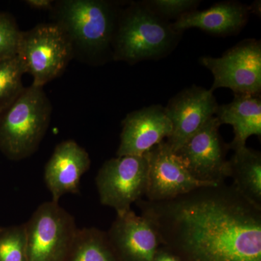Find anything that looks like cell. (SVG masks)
<instances>
[{"label":"cell","instance_id":"obj_23","mask_svg":"<svg viewBox=\"0 0 261 261\" xmlns=\"http://www.w3.org/2000/svg\"><path fill=\"white\" fill-rule=\"evenodd\" d=\"M152 261H182L181 259L175 255L171 250H168L167 247L162 246L159 247L154 255Z\"/></svg>","mask_w":261,"mask_h":261},{"label":"cell","instance_id":"obj_20","mask_svg":"<svg viewBox=\"0 0 261 261\" xmlns=\"http://www.w3.org/2000/svg\"><path fill=\"white\" fill-rule=\"evenodd\" d=\"M0 261H28L25 224L0 226Z\"/></svg>","mask_w":261,"mask_h":261},{"label":"cell","instance_id":"obj_4","mask_svg":"<svg viewBox=\"0 0 261 261\" xmlns=\"http://www.w3.org/2000/svg\"><path fill=\"white\" fill-rule=\"evenodd\" d=\"M53 107L43 87H25L15 102L0 113V151L20 161L37 152L51 121Z\"/></svg>","mask_w":261,"mask_h":261},{"label":"cell","instance_id":"obj_13","mask_svg":"<svg viewBox=\"0 0 261 261\" xmlns=\"http://www.w3.org/2000/svg\"><path fill=\"white\" fill-rule=\"evenodd\" d=\"M107 233L121 261H152L161 246L150 221L132 209L117 216Z\"/></svg>","mask_w":261,"mask_h":261},{"label":"cell","instance_id":"obj_7","mask_svg":"<svg viewBox=\"0 0 261 261\" xmlns=\"http://www.w3.org/2000/svg\"><path fill=\"white\" fill-rule=\"evenodd\" d=\"M148 163L144 155H126L106 161L99 168L95 183L99 201L112 207L117 216L132 210L145 195Z\"/></svg>","mask_w":261,"mask_h":261},{"label":"cell","instance_id":"obj_19","mask_svg":"<svg viewBox=\"0 0 261 261\" xmlns=\"http://www.w3.org/2000/svg\"><path fill=\"white\" fill-rule=\"evenodd\" d=\"M25 72L18 56L0 62V113L23 92L22 78Z\"/></svg>","mask_w":261,"mask_h":261},{"label":"cell","instance_id":"obj_15","mask_svg":"<svg viewBox=\"0 0 261 261\" xmlns=\"http://www.w3.org/2000/svg\"><path fill=\"white\" fill-rule=\"evenodd\" d=\"M254 9L253 5L238 1L221 2L205 10L185 13L172 23V27L181 34L187 29H198L219 37L235 35L246 25Z\"/></svg>","mask_w":261,"mask_h":261},{"label":"cell","instance_id":"obj_6","mask_svg":"<svg viewBox=\"0 0 261 261\" xmlns=\"http://www.w3.org/2000/svg\"><path fill=\"white\" fill-rule=\"evenodd\" d=\"M25 226L28 261H66L79 228L59 202H43Z\"/></svg>","mask_w":261,"mask_h":261},{"label":"cell","instance_id":"obj_8","mask_svg":"<svg viewBox=\"0 0 261 261\" xmlns=\"http://www.w3.org/2000/svg\"><path fill=\"white\" fill-rule=\"evenodd\" d=\"M200 63L214 76L212 92L227 88L234 95H260V40L245 39L219 58L201 57Z\"/></svg>","mask_w":261,"mask_h":261},{"label":"cell","instance_id":"obj_22","mask_svg":"<svg viewBox=\"0 0 261 261\" xmlns=\"http://www.w3.org/2000/svg\"><path fill=\"white\" fill-rule=\"evenodd\" d=\"M145 5L161 18L170 22L185 13L197 10L199 0H146Z\"/></svg>","mask_w":261,"mask_h":261},{"label":"cell","instance_id":"obj_12","mask_svg":"<svg viewBox=\"0 0 261 261\" xmlns=\"http://www.w3.org/2000/svg\"><path fill=\"white\" fill-rule=\"evenodd\" d=\"M171 132L172 125L161 105L132 111L122 121L116 156L144 155L168 139Z\"/></svg>","mask_w":261,"mask_h":261},{"label":"cell","instance_id":"obj_17","mask_svg":"<svg viewBox=\"0 0 261 261\" xmlns=\"http://www.w3.org/2000/svg\"><path fill=\"white\" fill-rule=\"evenodd\" d=\"M231 186L253 205L261 207V153L247 146L233 150L228 160Z\"/></svg>","mask_w":261,"mask_h":261},{"label":"cell","instance_id":"obj_9","mask_svg":"<svg viewBox=\"0 0 261 261\" xmlns=\"http://www.w3.org/2000/svg\"><path fill=\"white\" fill-rule=\"evenodd\" d=\"M221 126L213 117L175 152L195 179L211 185L228 178L229 148L220 135Z\"/></svg>","mask_w":261,"mask_h":261},{"label":"cell","instance_id":"obj_24","mask_svg":"<svg viewBox=\"0 0 261 261\" xmlns=\"http://www.w3.org/2000/svg\"><path fill=\"white\" fill-rule=\"evenodd\" d=\"M25 3L33 9L50 12L53 9L55 1L53 0H27Z\"/></svg>","mask_w":261,"mask_h":261},{"label":"cell","instance_id":"obj_16","mask_svg":"<svg viewBox=\"0 0 261 261\" xmlns=\"http://www.w3.org/2000/svg\"><path fill=\"white\" fill-rule=\"evenodd\" d=\"M215 117L220 124L232 126L234 136L228 148L245 147L251 136H261L260 95H234L231 102L219 106Z\"/></svg>","mask_w":261,"mask_h":261},{"label":"cell","instance_id":"obj_5","mask_svg":"<svg viewBox=\"0 0 261 261\" xmlns=\"http://www.w3.org/2000/svg\"><path fill=\"white\" fill-rule=\"evenodd\" d=\"M17 56L32 75V85L39 87L61 76L74 59L68 38L53 22L22 32Z\"/></svg>","mask_w":261,"mask_h":261},{"label":"cell","instance_id":"obj_3","mask_svg":"<svg viewBox=\"0 0 261 261\" xmlns=\"http://www.w3.org/2000/svg\"><path fill=\"white\" fill-rule=\"evenodd\" d=\"M182 36L172 23L161 18L144 1L122 7L113 37L112 60L129 65L167 56Z\"/></svg>","mask_w":261,"mask_h":261},{"label":"cell","instance_id":"obj_14","mask_svg":"<svg viewBox=\"0 0 261 261\" xmlns=\"http://www.w3.org/2000/svg\"><path fill=\"white\" fill-rule=\"evenodd\" d=\"M91 166L88 152L73 140L63 141L53 151L44 167V178L51 201L80 192L81 179Z\"/></svg>","mask_w":261,"mask_h":261},{"label":"cell","instance_id":"obj_1","mask_svg":"<svg viewBox=\"0 0 261 261\" xmlns=\"http://www.w3.org/2000/svg\"><path fill=\"white\" fill-rule=\"evenodd\" d=\"M135 204L182 261H261V207L225 182Z\"/></svg>","mask_w":261,"mask_h":261},{"label":"cell","instance_id":"obj_11","mask_svg":"<svg viewBox=\"0 0 261 261\" xmlns=\"http://www.w3.org/2000/svg\"><path fill=\"white\" fill-rule=\"evenodd\" d=\"M211 89L192 85L178 92L165 108L172 125V132L166 142L176 152L190 137L215 116L219 107Z\"/></svg>","mask_w":261,"mask_h":261},{"label":"cell","instance_id":"obj_18","mask_svg":"<svg viewBox=\"0 0 261 261\" xmlns=\"http://www.w3.org/2000/svg\"><path fill=\"white\" fill-rule=\"evenodd\" d=\"M66 261H121L107 231L90 227L79 228Z\"/></svg>","mask_w":261,"mask_h":261},{"label":"cell","instance_id":"obj_2","mask_svg":"<svg viewBox=\"0 0 261 261\" xmlns=\"http://www.w3.org/2000/svg\"><path fill=\"white\" fill-rule=\"evenodd\" d=\"M121 5L109 0L55 1L51 22L68 38L73 58L88 65H103L112 60L113 37Z\"/></svg>","mask_w":261,"mask_h":261},{"label":"cell","instance_id":"obj_21","mask_svg":"<svg viewBox=\"0 0 261 261\" xmlns=\"http://www.w3.org/2000/svg\"><path fill=\"white\" fill-rule=\"evenodd\" d=\"M21 33L13 15L0 12V62L17 56Z\"/></svg>","mask_w":261,"mask_h":261},{"label":"cell","instance_id":"obj_10","mask_svg":"<svg viewBox=\"0 0 261 261\" xmlns=\"http://www.w3.org/2000/svg\"><path fill=\"white\" fill-rule=\"evenodd\" d=\"M148 163L147 200H172L202 187L216 186L197 181L166 141L145 154Z\"/></svg>","mask_w":261,"mask_h":261}]
</instances>
